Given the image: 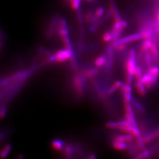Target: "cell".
<instances>
[{"mask_svg": "<svg viewBox=\"0 0 159 159\" xmlns=\"http://www.w3.org/2000/svg\"><path fill=\"white\" fill-rule=\"evenodd\" d=\"M97 73V71L96 70L94 69H88L86 70L84 73V75L86 77H88V78H91L93 76L95 75V74Z\"/></svg>", "mask_w": 159, "mask_h": 159, "instance_id": "22", "label": "cell"}, {"mask_svg": "<svg viewBox=\"0 0 159 159\" xmlns=\"http://www.w3.org/2000/svg\"><path fill=\"white\" fill-rule=\"evenodd\" d=\"M136 61V52L134 48L130 50L126 62V73L132 74L134 75L135 68L137 66Z\"/></svg>", "mask_w": 159, "mask_h": 159, "instance_id": "1", "label": "cell"}, {"mask_svg": "<svg viewBox=\"0 0 159 159\" xmlns=\"http://www.w3.org/2000/svg\"><path fill=\"white\" fill-rule=\"evenodd\" d=\"M74 84L76 91L79 94H81L84 89V84L83 78H81V77H75L74 80Z\"/></svg>", "mask_w": 159, "mask_h": 159, "instance_id": "4", "label": "cell"}, {"mask_svg": "<svg viewBox=\"0 0 159 159\" xmlns=\"http://www.w3.org/2000/svg\"><path fill=\"white\" fill-rule=\"evenodd\" d=\"M131 103L132 104V106L134 107L137 110H138L139 111H140V112H144V108L143 106L142 105L138 100L135 99L134 98H133Z\"/></svg>", "mask_w": 159, "mask_h": 159, "instance_id": "13", "label": "cell"}, {"mask_svg": "<svg viewBox=\"0 0 159 159\" xmlns=\"http://www.w3.org/2000/svg\"><path fill=\"white\" fill-rule=\"evenodd\" d=\"M72 9L77 10L80 7V0H68Z\"/></svg>", "mask_w": 159, "mask_h": 159, "instance_id": "20", "label": "cell"}, {"mask_svg": "<svg viewBox=\"0 0 159 159\" xmlns=\"http://www.w3.org/2000/svg\"><path fill=\"white\" fill-rule=\"evenodd\" d=\"M149 52L152 54V55L153 56V58L155 60H159V51L158 49V47L157 45L156 44L155 42H152L151 47H150V49H149Z\"/></svg>", "mask_w": 159, "mask_h": 159, "instance_id": "9", "label": "cell"}, {"mask_svg": "<svg viewBox=\"0 0 159 159\" xmlns=\"http://www.w3.org/2000/svg\"><path fill=\"white\" fill-rule=\"evenodd\" d=\"M159 67L157 66H150L148 69V73L150 74L152 76L153 75H158L159 72Z\"/></svg>", "mask_w": 159, "mask_h": 159, "instance_id": "19", "label": "cell"}, {"mask_svg": "<svg viewBox=\"0 0 159 159\" xmlns=\"http://www.w3.org/2000/svg\"><path fill=\"white\" fill-rule=\"evenodd\" d=\"M152 42V40H143L140 47L141 53L144 54L147 52L149 51V49Z\"/></svg>", "mask_w": 159, "mask_h": 159, "instance_id": "7", "label": "cell"}, {"mask_svg": "<svg viewBox=\"0 0 159 159\" xmlns=\"http://www.w3.org/2000/svg\"><path fill=\"white\" fill-rule=\"evenodd\" d=\"M107 57L105 56H100L95 60V65L97 67H102L106 65L107 62Z\"/></svg>", "mask_w": 159, "mask_h": 159, "instance_id": "10", "label": "cell"}, {"mask_svg": "<svg viewBox=\"0 0 159 159\" xmlns=\"http://www.w3.org/2000/svg\"><path fill=\"white\" fill-rule=\"evenodd\" d=\"M134 78V75H133L132 74L126 73V78H125L126 82H125V83L127 84H130V85H131Z\"/></svg>", "mask_w": 159, "mask_h": 159, "instance_id": "24", "label": "cell"}, {"mask_svg": "<svg viewBox=\"0 0 159 159\" xmlns=\"http://www.w3.org/2000/svg\"><path fill=\"white\" fill-rule=\"evenodd\" d=\"M158 76L159 77V72H158Z\"/></svg>", "mask_w": 159, "mask_h": 159, "instance_id": "28", "label": "cell"}, {"mask_svg": "<svg viewBox=\"0 0 159 159\" xmlns=\"http://www.w3.org/2000/svg\"><path fill=\"white\" fill-rule=\"evenodd\" d=\"M104 9L102 7L98 8L96 9L95 12V16L96 18H99L101 16H102V15L104 14Z\"/></svg>", "mask_w": 159, "mask_h": 159, "instance_id": "26", "label": "cell"}, {"mask_svg": "<svg viewBox=\"0 0 159 159\" xmlns=\"http://www.w3.org/2000/svg\"><path fill=\"white\" fill-rule=\"evenodd\" d=\"M52 146L55 150H61L63 147V144L61 141L55 140L52 143Z\"/></svg>", "mask_w": 159, "mask_h": 159, "instance_id": "14", "label": "cell"}, {"mask_svg": "<svg viewBox=\"0 0 159 159\" xmlns=\"http://www.w3.org/2000/svg\"><path fill=\"white\" fill-rule=\"evenodd\" d=\"M143 74L142 70L140 66L137 65L135 68V71L134 72V77L137 80H140L142 78Z\"/></svg>", "mask_w": 159, "mask_h": 159, "instance_id": "15", "label": "cell"}, {"mask_svg": "<svg viewBox=\"0 0 159 159\" xmlns=\"http://www.w3.org/2000/svg\"><path fill=\"white\" fill-rule=\"evenodd\" d=\"M142 83H143L144 84H146L147 83H149L152 80V75L148 72L144 74L143 75L142 78L140 80Z\"/></svg>", "mask_w": 159, "mask_h": 159, "instance_id": "16", "label": "cell"}, {"mask_svg": "<svg viewBox=\"0 0 159 159\" xmlns=\"http://www.w3.org/2000/svg\"><path fill=\"white\" fill-rule=\"evenodd\" d=\"M102 38L105 42H109L113 41V35L111 31L104 33L102 35Z\"/></svg>", "mask_w": 159, "mask_h": 159, "instance_id": "17", "label": "cell"}, {"mask_svg": "<svg viewBox=\"0 0 159 159\" xmlns=\"http://www.w3.org/2000/svg\"><path fill=\"white\" fill-rule=\"evenodd\" d=\"M144 55V61L145 62L146 65L148 66V68L152 66V63L153 62V60L154 59L153 56L150 52L148 51L145 53Z\"/></svg>", "mask_w": 159, "mask_h": 159, "instance_id": "12", "label": "cell"}, {"mask_svg": "<svg viewBox=\"0 0 159 159\" xmlns=\"http://www.w3.org/2000/svg\"><path fill=\"white\" fill-rule=\"evenodd\" d=\"M142 40V37L140 32L137 33L132 34L131 35L127 36L124 37L120 38L118 40L114 41L113 43H122L128 44L131 42H134L136 41Z\"/></svg>", "mask_w": 159, "mask_h": 159, "instance_id": "3", "label": "cell"}, {"mask_svg": "<svg viewBox=\"0 0 159 159\" xmlns=\"http://www.w3.org/2000/svg\"><path fill=\"white\" fill-rule=\"evenodd\" d=\"M134 138V135L131 134H125L116 135V137H114V139L128 143L131 141L133 140Z\"/></svg>", "mask_w": 159, "mask_h": 159, "instance_id": "8", "label": "cell"}, {"mask_svg": "<svg viewBox=\"0 0 159 159\" xmlns=\"http://www.w3.org/2000/svg\"><path fill=\"white\" fill-rule=\"evenodd\" d=\"M72 56V52L71 50L66 49L59 50L55 53L53 56V59L58 62H63L69 59Z\"/></svg>", "mask_w": 159, "mask_h": 159, "instance_id": "2", "label": "cell"}, {"mask_svg": "<svg viewBox=\"0 0 159 159\" xmlns=\"http://www.w3.org/2000/svg\"><path fill=\"white\" fill-rule=\"evenodd\" d=\"M135 88L139 94L141 96H145L147 94V89L146 88L145 84L142 83L140 80H137L135 84Z\"/></svg>", "mask_w": 159, "mask_h": 159, "instance_id": "5", "label": "cell"}, {"mask_svg": "<svg viewBox=\"0 0 159 159\" xmlns=\"http://www.w3.org/2000/svg\"><path fill=\"white\" fill-rule=\"evenodd\" d=\"M11 146L9 145H7L5 146L4 148H3V150L2 151L1 153L2 158H4L8 154L9 151L11 150Z\"/></svg>", "mask_w": 159, "mask_h": 159, "instance_id": "25", "label": "cell"}, {"mask_svg": "<svg viewBox=\"0 0 159 159\" xmlns=\"http://www.w3.org/2000/svg\"><path fill=\"white\" fill-rule=\"evenodd\" d=\"M113 147L117 150H124L127 148L126 142L114 139L112 142Z\"/></svg>", "mask_w": 159, "mask_h": 159, "instance_id": "6", "label": "cell"}, {"mask_svg": "<svg viewBox=\"0 0 159 159\" xmlns=\"http://www.w3.org/2000/svg\"><path fill=\"white\" fill-rule=\"evenodd\" d=\"M84 1L87 2V3H93L94 2L95 0H84Z\"/></svg>", "mask_w": 159, "mask_h": 159, "instance_id": "27", "label": "cell"}, {"mask_svg": "<svg viewBox=\"0 0 159 159\" xmlns=\"http://www.w3.org/2000/svg\"><path fill=\"white\" fill-rule=\"evenodd\" d=\"M106 127L109 129H119L120 123L119 122H109L107 123Z\"/></svg>", "mask_w": 159, "mask_h": 159, "instance_id": "21", "label": "cell"}, {"mask_svg": "<svg viewBox=\"0 0 159 159\" xmlns=\"http://www.w3.org/2000/svg\"><path fill=\"white\" fill-rule=\"evenodd\" d=\"M151 153L149 150H145L143 152H142L141 153H140L138 156L136 157L137 159H145L147 158L149 156Z\"/></svg>", "mask_w": 159, "mask_h": 159, "instance_id": "23", "label": "cell"}, {"mask_svg": "<svg viewBox=\"0 0 159 159\" xmlns=\"http://www.w3.org/2000/svg\"><path fill=\"white\" fill-rule=\"evenodd\" d=\"M124 83V82L120 81V80H118V81H116V82H114L113 84L111 86V87L109 89L108 93L109 94H112V93H114L118 89H120Z\"/></svg>", "mask_w": 159, "mask_h": 159, "instance_id": "11", "label": "cell"}, {"mask_svg": "<svg viewBox=\"0 0 159 159\" xmlns=\"http://www.w3.org/2000/svg\"><path fill=\"white\" fill-rule=\"evenodd\" d=\"M123 97L124 103H129L131 102L133 98L131 92H124Z\"/></svg>", "mask_w": 159, "mask_h": 159, "instance_id": "18", "label": "cell"}]
</instances>
